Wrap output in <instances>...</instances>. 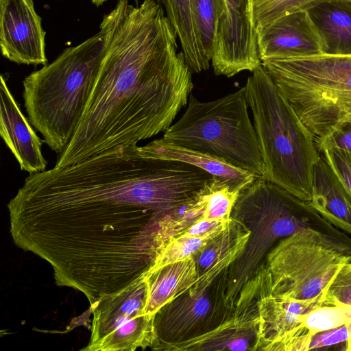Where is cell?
<instances>
[{
  "label": "cell",
  "instance_id": "20",
  "mask_svg": "<svg viewBox=\"0 0 351 351\" xmlns=\"http://www.w3.org/2000/svg\"><path fill=\"white\" fill-rule=\"evenodd\" d=\"M305 10L323 54L351 55V0H318Z\"/></svg>",
  "mask_w": 351,
  "mask_h": 351
},
{
  "label": "cell",
  "instance_id": "27",
  "mask_svg": "<svg viewBox=\"0 0 351 351\" xmlns=\"http://www.w3.org/2000/svg\"><path fill=\"white\" fill-rule=\"evenodd\" d=\"M318 0H254L256 27L264 25L289 13L305 10Z\"/></svg>",
  "mask_w": 351,
  "mask_h": 351
},
{
  "label": "cell",
  "instance_id": "21",
  "mask_svg": "<svg viewBox=\"0 0 351 351\" xmlns=\"http://www.w3.org/2000/svg\"><path fill=\"white\" fill-rule=\"evenodd\" d=\"M148 296L145 309L153 315L164 305L192 287L197 280L196 262L193 256L160 267L146 277Z\"/></svg>",
  "mask_w": 351,
  "mask_h": 351
},
{
  "label": "cell",
  "instance_id": "5",
  "mask_svg": "<svg viewBox=\"0 0 351 351\" xmlns=\"http://www.w3.org/2000/svg\"><path fill=\"white\" fill-rule=\"evenodd\" d=\"M263 160V178L310 202L315 166L314 139L261 64L244 86Z\"/></svg>",
  "mask_w": 351,
  "mask_h": 351
},
{
  "label": "cell",
  "instance_id": "15",
  "mask_svg": "<svg viewBox=\"0 0 351 351\" xmlns=\"http://www.w3.org/2000/svg\"><path fill=\"white\" fill-rule=\"evenodd\" d=\"M22 113L3 75L0 78V134L21 170L29 174L46 170L43 141Z\"/></svg>",
  "mask_w": 351,
  "mask_h": 351
},
{
  "label": "cell",
  "instance_id": "1",
  "mask_svg": "<svg viewBox=\"0 0 351 351\" xmlns=\"http://www.w3.org/2000/svg\"><path fill=\"white\" fill-rule=\"evenodd\" d=\"M195 188L189 165L117 146L29 174L8 204L10 234L51 265L58 286L92 306L147 277L163 245L161 219Z\"/></svg>",
  "mask_w": 351,
  "mask_h": 351
},
{
  "label": "cell",
  "instance_id": "14",
  "mask_svg": "<svg viewBox=\"0 0 351 351\" xmlns=\"http://www.w3.org/2000/svg\"><path fill=\"white\" fill-rule=\"evenodd\" d=\"M256 36L261 62L268 59L323 54L319 37L306 10L257 26Z\"/></svg>",
  "mask_w": 351,
  "mask_h": 351
},
{
  "label": "cell",
  "instance_id": "13",
  "mask_svg": "<svg viewBox=\"0 0 351 351\" xmlns=\"http://www.w3.org/2000/svg\"><path fill=\"white\" fill-rule=\"evenodd\" d=\"M210 290L190 291L174 298L154 315L156 341L153 349L160 343L180 342L206 332L215 316L219 314L222 301L213 298Z\"/></svg>",
  "mask_w": 351,
  "mask_h": 351
},
{
  "label": "cell",
  "instance_id": "17",
  "mask_svg": "<svg viewBox=\"0 0 351 351\" xmlns=\"http://www.w3.org/2000/svg\"><path fill=\"white\" fill-rule=\"evenodd\" d=\"M250 234V230L241 221L231 217L225 229L193 256L197 265V280L189 290L210 289L220 274L228 271L241 254Z\"/></svg>",
  "mask_w": 351,
  "mask_h": 351
},
{
  "label": "cell",
  "instance_id": "12",
  "mask_svg": "<svg viewBox=\"0 0 351 351\" xmlns=\"http://www.w3.org/2000/svg\"><path fill=\"white\" fill-rule=\"evenodd\" d=\"M0 47L14 63L47 64L45 32L33 0H0Z\"/></svg>",
  "mask_w": 351,
  "mask_h": 351
},
{
  "label": "cell",
  "instance_id": "26",
  "mask_svg": "<svg viewBox=\"0 0 351 351\" xmlns=\"http://www.w3.org/2000/svg\"><path fill=\"white\" fill-rule=\"evenodd\" d=\"M240 193V191L232 190L225 182L214 177L204 195L205 208L202 219L229 221Z\"/></svg>",
  "mask_w": 351,
  "mask_h": 351
},
{
  "label": "cell",
  "instance_id": "25",
  "mask_svg": "<svg viewBox=\"0 0 351 351\" xmlns=\"http://www.w3.org/2000/svg\"><path fill=\"white\" fill-rule=\"evenodd\" d=\"M195 23L207 58L211 62L223 0H191Z\"/></svg>",
  "mask_w": 351,
  "mask_h": 351
},
{
  "label": "cell",
  "instance_id": "8",
  "mask_svg": "<svg viewBox=\"0 0 351 351\" xmlns=\"http://www.w3.org/2000/svg\"><path fill=\"white\" fill-rule=\"evenodd\" d=\"M351 261V249L322 232L306 230L280 240L266 257L269 291L296 300L324 292L338 270Z\"/></svg>",
  "mask_w": 351,
  "mask_h": 351
},
{
  "label": "cell",
  "instance_id": "10",
  "mask_svg": "<svg viewBox=\"0 0 351 351\" xmlns=\"http://www.w3.org/2000/svg\"><path fill=\"white\" fill-rule=\"evenodd\" d=\"M258 273L242 288L233 313L215 328L180 342L160 343L153 350L164 351L257 350L260 318L258 300L265 289Z\"/></svg>",
  "mask_w": 351,
  "mask_h": 351
},
{
  "label": "cell",
  "instance_id": "28",
  "mask_svg": "<svg viewBox=\"0 0 351 351\" xmlns=\"http://www.w3.org/2000/svg\"><path fill=\"white\" fill-rule=\"evenodd\" d=\"M326 300L351 306V261L343 265L328 285Z\"/></svg>",
  "mask_w": 351,
  "mask_h": 351
},
{
  "label": "cell",
  "instance_id": "3",
  "mask_svg": "<svg viewBox=\"0 0 351 351\" xmlns=\"http://www.w3.org/2000/svg\"><path fill=\"white\" fill-rule=\"evenodd\" d=\"M231 217L241 221L250 234L226 274L222 295L227 310L234 309L241 290L263 265V258L285 237L313 230L351 249V237L322 217L309 202L263 178H256L241 191Z\"/></svg>",
  "mask_w": 351,
  "mask_h": 351
},
{
  "label": "cell",
  "instance_id": "7",
  "mask_svg": "<svg viewBox=\"0 0 351 351\" xmlns=\"http://www.w3.org/2000/svg\"><path fill=\"white\" fill-rule=\"evenodd\" d=\"M248 107L244 86L206 102L191 94L184 113L162 137L180 146L222 158L256 178H263V160Z\"/></svg>",
  "mask_w": 351,
  "mask_h": 351
},
{
  "label": "cell",
  "instance_id": "32",
  "mask_svg": "<svg viewBox=\"0 0 351 351\" xmlns=\"http://www.w3.org/2000/svg\"><path fill=\"white\" fill-rule=\"evenodd\" d=\"M106 0H91L92 3L97 7L101 5Z\"/></svg>",
  "mask_w": 351,
  "mask_h": 351
},
{
  "label": "cell",
  "instance_id": "22",
  "mask_svg": "<svg viewBox=\"0 0 351 351\" xmlns=\"http://www.w3.org/2000/svg\"><path fill=\"white\" fill-rule=\"evenodd\" d=\"M167 16L181 45L191 72L200 73L210 67L195 23L191 0H162Z\"/></svg>",
  "mask_w": 351,
  "mask_h": 351
},
{
  "label": "cell",
  "instance_id": "18",
  "mask_svg": "<svg viewBox=\"0 0 351 351\" xmlns=\"http://www.w3.org/2000/svg\"><path fill=\"white\" fill-rule=\"evenodd\" d=\"M139 151L147 158L180 161L196 166L225 182L232 190L241 191L256 178L253 173L222 158L180 146L163 137L139 147Z\"/></svg>",
  "mask_w": 351,
  "mask_h": 351
},
{
  "label": "cell",
  "instance_id": "6",
  "mask_svg": "<svg viewBox=\"0 0 351 351\" xmlns=\"http://www.w3.org/2000/svg\"><path fill=\"white\" fill-rule=\"evenodd\" d=\"M262 65L315 144L351 117V55L268 59Z\"/></svg>",
  "mask_w": 351,
  "mask_h": 351
},
{
  "label": "cell",
  "instance_id": "19",
  "mask_svg": "<svg viewBox=\"0 0 351 351\" xmlns=\"http://www.w3.org/2000/svg\"><path fill=\"white\" fill-rule=\"evenodd\" d=\"M309 204L332 225L351 235V196L321 154L314 168Z\"/></svg>",
  "mask_w": 351,
  "mask_h": 351
},
{
  "label": "cell",
  "instance_id": "31",
  "mask_svg": "<svg viewBox=\"0 0 351 351\" xmlns=\"http://www.w3.org/2000/svg\"><path fill=\"white\" fill-rule=\"evenodd\" d=\"M230 221L228 222H221L201 218L192 226L176 236L202 237L218 228L226 226L228 224Z\"/></svg>",
  "mask_w": 351,
  "mask_h": 351
},
{
  "label": "cell",
  "instance_id": "2",
  "mask_svg": "<svg viewBox=\"0 0 351 351\" xmlns=\"http://www.w3.org/2000/svg\"><path fill=\"white\" fill-rule=\"evenodd\" d=\"M100 29L104 52L96 80L55 168L165 132L194 87L176 32L156 0H117Z\"/></svg>",
  "mask_w": 351,
  "mask_h": 351
},
{
  "label": "cell",
  "instance_id": "30",
  "mask_svg": "<svg viewBox=\"0 0 351 351\" xmlns=\"http://www.w3.org/2000/svg\"><path fill=\"white\" fill-rule=\"evenodd\" d=\"M319 152L351 196V152L332 148H325Z\"/></svg>",
  "mask_w": 351,
  "mask_h": 351
},
{
  "label": "cell",
  "instance_id": "9",
  "mask_svg": "<svg viewBox=\"0 0 351 351\" xmlns=\"http://www.w3.org/2000/svg\"><path fill=\"white\" fill-rule=\"evenodd\" d=\"M147 296L145 278L90 306L91 335L82 350L134 351L152 348L156 341L154 316L145 312Z\"/></svg>",
  "mask_w": 351,
  "mask_h": 351
},
{
  "label": "cell",
  "instance_id": "24",
  "mask_svg": "<svg viewBox=\"0 0 351 351\" xmlns=\"http://www.w3.org/2000/svg\"><path fill=\"white\" fill-rule=\"evenodd\" d=\"M227 226L202 237L178 235L171 237L158 254L150 272L164 265L193 256L201 251L210 239L223 231Z\"/></svg>",
  "mask_w": 351,
  "mask_h": 351
},
{
  "label": "cell",
  "instance_id": "29",
  "mask_svg": "<svg viewBox=\"0 0 351 351\" xmlns=\"http://www.w3.org/2000/svg\"><path fill=\"white\" fill-rule=\"evenodd\" d=\"M316 146L319 152L332 148L351 152V117L332 127Z\"/></svg>",
  "mask_w": 351,
  "mask_h": 351
},
{
  "label": "cell",
  "instance_id": "4",
  "mask_svg": "<svg viewBox=\"0 0 351 351\" xmlns=\"http://www.w3.org/2000/svg\"><path fill=\"white\" fill-rule=\"evenodd\" d=\"M104 52L99 29L23 81L24 106L43 141L60 154L70 142L91 94Z\"/></svg>",
  "mask_w": 351,
  "mask_h": 351
},
{
  "label": "cell",
  "instance_id": "23",
  "mask_svg": "<svg viewBox=\"0 0 351 351\" xmlns=\"http://www.w3.org/2000/svg\"><path fill=\"white\" fill-rule=\"evenodd\" d=\"M351 324V306L325 300L305 317L298 334L274 346L275 351H302L313 335Z\"/></svg>",
  "mask_w": 351,
  "mask_h": 351
},
{
  "label": "cell",
  "instance_id": "11",
  "mask_svg": "<svg viewBox=\"0 0 351 351\" xmlns=\"http://www.w3.org/2000/svg\"><path fill=\"white\" fill-rule=\"evenodd\" d=\"M211 65L217 75L231 77L262 64L254 17V0H223Z\"/></svg>",
  "mask_w": 351,
  "mask_h": 351
},
{
  "label": "cell",
  "instance_id": "16",
  "mask_svg": "<svg viewBox=\"0 0 351 351\" xmlns=\"http://www.w3.org/2000/svg\"><path fill=\"white\" fill-rule=\"evenodd\" d=\"M270 284L258 300L260 324L257 350L295 336L308 313L326 299V290L315 298L296 300L273 295Z\"/></svg>",
  "mask_w": 351,
  "mask_h": 351
}]
</instances>
